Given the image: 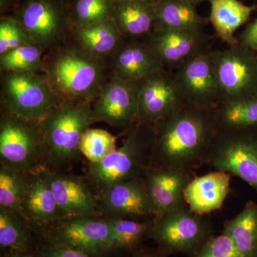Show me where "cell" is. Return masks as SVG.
<instances>
[{"label": "cell", "instance_id": "cell-1", "mask_svg": "<svg viewBox=\"0 0 257 257\" xmlns=\"http://www.w3.org/2000/svg\"><path fill=\"white\" fill-rule=\"evenodd\" d=\"M214 109L187 104L155 124L150 167L194 172L205 165L217 130Z\"/></svg>", "mask_w": 257, "mask_h": 257}, {"label": "cell", "instance_id": "cell-2", "mask_svg": "<svg viewBox=\"0 0 257 257\" xmlns=\"http://www.w3.org/2000/svg\"><path fill=\"white\" fill-rule=\"evenodd\" d=\"M94 122L92 101H59L40 122L45 147L42 167L68 172L82 156L81 140Z\"/></svg>", "mask_w": 257, "mask_h": 257}, {"label": "cell", "instance_id": "cell-3", "mask_svg": "<svg viewBox=\"0 0 257 257\" xmlns=\"http://www.w3.org/2000/svg\"><path fill=\"white\" fill-rule=\"evenodd\" d=\"M155 125L136 122L126 130L122 145L96 163L87 166L83 176L98 196L121 182L143 178L151 166Z\"/></svg>", "mask_w": 257, "mask_h": 257}, {"label": "cell", "instance_id": "cell-4", "mask_svg": "<svg viewBox=\"0 0 257 257\" xmlns=\"http://www.w3.org/2000/svg\"><path fill=\"white\" fill-rule=\"evenodd\" d=\"M44 72L59 101H92L106 81L101 57L81 46L57 51L45 62Z\"/></svg>", "mask_w": 257, "mask_h": 257}, {"label": "cell", "instance_id": "cell-5", "mask_svg": "<svg viewBox=\"0 0 257 257\" xmlns=\"http://www.w3.org/2000/svg\"><path fill=\"white\" fill-rule=\"evenodd\" d=\"M188 207L167 213L154 221L150 239L168 256L193 257L214 236L210 220Z\"/></svg>", "mask_w": 257, "mask_h": 257}, {"label": "cell", "instance_id": "cell-6", "mask_svg": "<svg viewBox=\"0 0 257 257\" xmlns=\"http://www.w3.org/2000/svg\"><path fill=\"white\" fill-rule=\"evenodd\" d=\"M33 230L45 241L96 257L105 256L111 233L109 219L101 214L62 216Z\"/></svg>", "mask_w": 257, "mask_h": 257}, {"label": "cell", "instance_id": "cell-7", "mask_svg": "<svg viewBox=\"0 0 257 257\" xmlns=\"http://www.w3.org/2000/svg\"><path fill=\"white\" fill-rule=\"evenodd\" d=\"M3 72L1 99L5 111L40 123L60 101L45 74Z\"/></svg>", "mask_w": 257, "mask_h": 257}, {"label": "cell", "instance_id": "cell-8", "mask_svg": "<svg viewBox=\"0 0 257 257\" xmlns=\"http://www.w3.org/2000/svg\"><path fill=\"white\" fill-rule=\"evenodd\" d=\"M205 165L236 176L257 192V130H217Z\"/></svg>", "mask_w": 257, "mask_h": 257}, {"label": "cell", "instance_id": "cell-9", "mask_svg": "<svg viewBox=\"0 0 257 257\" xmlns=\"http://www.w3.org/2000/svg\"><path fill=\"white\" fill-rule=\"evenodd\" d=\"M43 135L40 123L5 111L0 119V162L10 168L28 172L42 166Z\"/></svg>", "mask_w": 257, "mask_h": 257}, {"label": "cell", "instance_id": "cell-10", "mask_svg": "<svg viewBox=\"0 0 257 257\" xmlns=\"http://www.w3.org/2000/svg\"><path fill=\"white\" fill-rule=\"evenodd\" d=\"M222 101L239 100L257 94V57L237 45L211 52Z\"/></svg>", "mask_w": 257, "mask_h": 257}, {"label": "cell", "instance_id": "cell-11", "mask_svg": "<svg viewBox=\"0 0 257 257\" xmlns=\"http://www.w3.org/2000/svg\"><path fill=\"white\" fill-rule=\"evenodd\" d=\"M141 82H127L112 76L93 99L94 121H104L125 131L138 121Z\"/></svg>", "mask_w": 257, "mask_h": 257}, {"label": "cell", "instance_id": "cell-12", "mask_svg": "<svg viewBox=\"0 0 257 257\" xmlns=\"http://www.w3.org/2000/svg\"><path fill=\"white\" fill-rule=\"evenodd\" d=\"M187 104L173 72L161 69L141 82L137 122L155 125Z\"/></svg>", "mask_w": 257, "mask_h": 257}, {"label": "cell", "instance_id": "cell-13", "mask_svg": "<svg viewBox=\"0 0 257 257\" xmlns=\"http://www.w3.org/2000/svg\"><path fill=\"white\" fill-rule=\"evenodd\" d=\"M172 72L188 104L214 109L221 102L209 51L193 56Z\"/></svg>", "mask_w": 257, "mask_h": 257}, {"label": "cell", "instance_id": "cell-14", "mask_svg": "<svg viewBox=\"0 0 257 257\" xmlns=\"http://www.w3.org/2000/svg\"><path fill=\"white\" fill-rule=\"evenodd\" d=\"M104 217L135 221L155 220L156 211L143 178L121 182L97 196Z\"/></svg>", "mask_w": 257, "mask_h": 257}, {"label": "cell", "instance_id": "cell-15", "mask_svg": "<svg viewBox=\"0 0 257 257\" xmlns=\"http://www.w3.org/2000/svg\"><path fill=\"white\" fill-rule=\"evenodd\" d=\"M208 38L202 30L157 28L145 42L164 67L175 69L193 56L207 51Z\"/></svg>", "mask_w": 257, "mask_h": 257}, {"label": "cell", "instance_id": "cell-16", "mask_svg": "<svg viewBox=\"0 0 257 257\" xmlns=\"http://www.w3.org/2000/svg\"><path fill=\"white\" fill-rule=\"evenodd\" d=\"M195 177L192 171L149 167L143 179L155 206L156 219L187 207L184 193Z\"/></svg>", "mask_w": 257, "mask_h": 257}, {"label": "cell", "instance_id": "cell-17", "mask_svg": "<svg viewBox=\"0 0 257 257\" xmlns=\"http://www.w3.org/2000/svg\"><path fill=\"white\" fill-rule=\"evenodd\" d=\"M19 212L33 229L62 217L46 169L42 166L27 173L26 187Z\"/></svg>", "mask_w": 257, "mask_h": 257}, {"label": "cell", "instance_id": "cell-18", "mask_svg": "<svg viewBox=\"0 0 257 257\" xmlns=\"http://www.w3.org/2000/svg\"><path fill=\"white\" fill-rule=\"evenodd\" d=\"M46 170L61 216L100 214L97 196L84 177Z\"/></svg>", "mask_w": 257, "mask_h": 257}, {"label": "cell", "instance_id": "cell-19", "mask_svg": "<svg viewBox=\"0 0 257 257\" xmlns=\"http://www.w3.org/2000/svg\"><path fill=\"white\" fill-rule=\"evenodd\" d=\"M19 23L35 45L48 46L60 39L64 18L60 8L50 0H31L24 7Z\"/></svg>", "mask_w": 257, "mask_h": 257}, {"label": "cell", "instance_id": "cell-20", "mask_svg": "<svg viewBox=\"0 0 257 257\" xmlns=\"http://www.w3.org/2000/svg\"><path fill=\"white\" fill-rule=\"evenodd\" d=\"M231 177L227 172L216 170L194 177L184 193L187 207L200 215L221 209L231 191Z\"/></svg>", "mask_w": 257, "mask_h": 257}, {"label": "cell", "instance_id": "cell-21", "mask_svg": "<svg viewBox=\"0 0 257 257\" xmlns=\"http://www.w3.org/2000/svg\"><path fill=\"white\" fill-rule=\"evenodd\" d=\"M164 68L146 44L135 40L123 42L113 57L112 76L127 82H142Z\"/></svg>", "mask_w": 257, "mask_h": 257}, {"label": "cell", "instance_id": "cell-22", "mask_svg": "<svg viewBox=\"0 0 257 257\" xmlns=\"http://www.w3.org/2000/svg\"><path fill=\"white\" fill-rule=\"evenodd\" d=\"M113 19L124 37L149 35L157 25L155 0L115 2Z\"/></svg>", "mask_w": 257, "mask_h": 257}, {"label": "cell", "instance_id": "cell-23", "mask_svg": "<svg viewBox=\"0 0 257 257\" xmlns=\"http://www.w3.org/2000/svg\"><path fill=\"white\" fill-rule=\"evenodd\" d=\"M108 219L111 233L104 257H126L142 247L145 241L150 239L155 221H135L120 218Z\"/></svg>", "mask_w": 257, "mask_h": 257}, {"label": "cell", "instance_id": "cell-24", "mask_svg": "<svg viewBox=\"0 0 257 257\" xmlns=\"http://www.w3.org/2000/svg\"><path fill=\"white\" fill-rule=\"evenodd\" d=\"M209 20L217 36L229 46L239 45L234 37L238 28L248 21L254 7L247 6L239 0H209Z\"/></svg>", "mask_w": 257, "mask_h": 257}, {"label": "cell", "instance_id": "cell-25", "mask_svg": "<svg viewBox=\"0 0 257 257\" xmlns=\"http://www.w3.org/2000/svg\"><path fill=\"white\" fill-rule=\"evenodd\" d=\"M37 234L21 213L0 209V250L32 253Z\"/></svg>", "mask_w": 257, "mask_h": 257}, {"label": "cell", "instance_id": "cell-26", "mask_svg": "<svg viewBox=\"0 0 257 257\" xmlns=\"http://www.w3.org/2000/svg\"><path fill=\"white\" fill-rule=\"evenodd\" d=\"M79 46L98 57L115 53L124 42V35L114 19L87 27H76L74 32Z\"/></svg>", "mask_w": 257, "mask_h": 257}, {"label": "cell", "instance_id": "cell-27", "mask_svg": "<svg viewBox=\"0 0 257 257\" xmlns=\"http://www.w3.org/2000/svg\"><path fill=\"white\" fill-rule=\"evenodd\" d=\"M155 5L157 28L202 30L205 23L195 5L187 0H155Z\"/></svg>", "mask_w": 257, "mask_h": 257}, {"label": "cell", "instance_id": "cell-28", "mask_svg": "<svg viewBox=\"0 0 257 257\" xmlns=\"http://www.w3.org/2000/svg\"><path fill=\"white\" fill-rule=\"evenodd\" d=\"M214 111L217 130H257V94L239 100L222 101Z\"/></svg>", "mask_w": 257, "mask_h": 257}, {"label": "cell", "instance_id": "cell-29", "mask_svg": "<svg viewBox=\"0 0 257 257\" xmlns=\"http://www.w3.org/2000/svg\"><path fill=\"white\" fill-rule=\"evenodd\" d=\"M223 232L229 235L244 257H257V205L250 202L241 212L226 221Z\"/></svg>", "mask_w": 257, "mask_h": 257}, {"label": "cell", "instance_id": "cell-30", "mask_svg": "<svg viewBox=\"0 0 257 257\" xmlns=\"http://www.w3.org/2000/svg\"><path fill=\"white\" fill-rule=\"evenodd\" d=\"M3 72H37L45 71L40 46L30 44L3 54L0 57Z\"/></svg>", "mask_w": 257, "mask_h": 257}, {"label": "cell", "instance_id": "cell-31", "mask_svg": "<svg viewBox=\"0 0 257 257\" xmlns=\"http://www.w3.org/2000/svg\"><path fill=\"white\" fill-rule=\"evenodd\" d=\"M27 173L0 165V209L20 211Z\"/></svg>", "mask_w": 257, "mask_h": 257}, {"label": "cell", "instance_id": "cell-32", "mask_svg": "<svg viewBox=\"0 0 257 257\" xmlns=\"http://www.w3.org/2000/svg\"><path fill=\"white\" fill-rule=\"evenodd\" d=\"M80 152L90 163H96L116 150V137L101 128H89L83 135Z\"/></svg>", "mask_w": 257, "mask_h": 257}, {"label": "cell", "instance_id": "cell-33", "mask_svg": "<svg viewBox=\"0 0 257 257\" xmlns=\"http://www.w3.org/2000/svg\"><path fill=\"white\" fill-rule=\"evenodd\" d=\"M114 0H77L74 17L77 27H87L113 19Z\"/></svg>", "mask_w": 257, "mask_h": 257}, {"label": "cell", "instance_id": "cell-34", "mask_svg": "<svg viewBox=\"0 0 257 257\" xmlns=\"http://www.w3.org/2000/svg\"><path fill=\"white\" fill-rule=\"evenodd\" d=\"M35 44L19 22L3 19L0 22V55L19 47Z\"/></svg>", "mask_w": 257, "mask_h": 257}, {"label": "cell", "instance_id": "cell-35", "mask_svg": "<svg viewBox=\"0 0 257 257\" xmlns=\"http://www.w3.org/2000/svg\"><path fill=\"white\" fill-rule=\"evenodd\" d=\"M193 257H244L238 251L229 235L214 234Z\"/></svg>", "mask_w": 257, "mask_h": 257}, {"label": "cell", "instance_id": "cell-36", "mask_svg": "<svg viewBox=\"0 0 257 257\" xmlns=\"http://www.w3.org/2000/svg\"><path fill=\"white\" fill-rule=\"evenodd\" d=\"M32 254L34 257H96L67 246L49 242L38 236Z\"/></svg>", "mask_w": 257, "mask_h": 257}, {"label": "cell", "instance_id": "cell-37", "mask_svg": "<svg viewBox=\"0 0 257 257\" xmlns=\"http://www.w3.org/2000/svg\"><path fill=\"white\" fill-rule=\"evenodd\" d=\"M239 45L257 53V18L243 30Z\"/></svg>", "mask_w": 257, "mask_h": 257}, {"label": "cell", "instance_id": "cell-38", "mask_svg": "<svg viewBox=\"0 0 257 257\" xmlns=\"http://www.w3.org/2000/svg\"><path fill=\"white\" fill-rule=\"evenodd\" d=\"M168 255L164 252L160 248L157 247H147L144 246L135 251V252L131 253L126 257H168Z\"/></svg>", "mask_w": 257, "mask_h": 257}, {"label": "cell", "instance_id": "cell-39", "mask_svg": "<svg viewBox=\"0 0 257 257\" xmlns=\"http://www.w3.org/2000/svg\"><path fill=\"white\" fill-rule=\"evenodd\" d=\"M1 257H34L32 253L5 251L1 253Z\"/></svg>", "mask_w": 257, "mask_h": 257}, {"label": "cell", "instance_id": "cell-40", "mask_svg": "<svg viewBox=\"0 0 257 257\" xmlns=\"http://www.w3.org/2000/svg\"><path fill=\"white\" fill-rule=\"evenodd\" d=\"M187 1L190 2L191 3L197 7L198 5L200 4L204 0H187Z\"/></svg>", "mask_w": 257, "mask_h": 257}, {"label": "cell", "instance_id": "cell-41", "mask_svg": "<svg viewBox=\"0 0 257 257\" xmlns=\"http://www.w3.org/2000/svg\"><path fill=\"white\" fill-rule=\"evenodd\" d=\"M115 2L117 1H143V2H152L155 0H114Z\"/></svg>", "mask_w": 257, "mask_h": 257}]
</instances>
